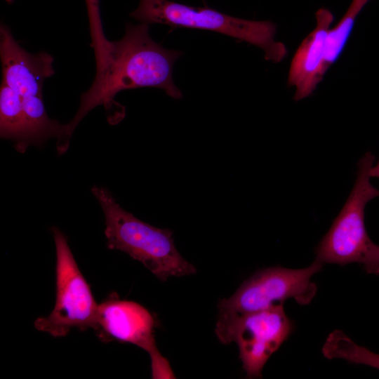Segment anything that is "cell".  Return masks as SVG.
<instances>
[{"label": "cell", "instance_id": "cell-13", "mask_svg": "<svg viewBox=\"0 0 379 379\" xmlns=\"http://www.w3.org/2000/svg\"><path fill=\"white\" fill-rule=\"evenodd\" d=\"M322 354L329 359H341L379 370V354L358 345L339 330L333 331L328 335L322 347Z\"/></svg>", "mask_w": 379, "mask_h": 379}, {"label": "cell", "instance_id": "cell-7", "mask_svg": "<svg viewBox=\"0 0 379 379\" xmlns=\"http://www.w3.org/2000/svg\"><path fill=\"white\" fill-rule=\"evenodd\" d=\"M293 321L284 312L283 304L226 320H218L215 333L220 342H234L239 359L249 378H262L266 362L288 338Z\"/></svg>", "mask_w": 379, "mask_h": 379}, {"label": "cell", "instance_id": "cell-11", "mask_svg": "<svg viewBox=\"0 0 379 379\" xmlns=\"http://www.w3.org/2000/svg\"><path fill=\"white\" fill-rule=\"evenodd\" d=\"M25 117L24 152L29 145H41L51 138H59L65 124L50 119L46 113L43 95L22 98Z\"/></svg>", "mask_w": 379, "mask_h": 379}, {"label": "cell", "instance_id": "cell-6", "mask_svg": "<svg viewBox=\"0 0 379 379\" xmlns=\"http://www.w3.org/2000/svg\"><path fill=\"white\" fill-rule=\"evenodd\" d=\"M322 265L314 260L302 269L274 266L256 272L232 295L220 300L218 320L267 310L289 298L299 305H308L317 290L312 277L321 270Z\"/></svg>", "mask_w": 379, "mask_h": 379}, {"label": "cell", "instance_id": "cell-10", "mask_svg": "<svg viewBox=\"0 0 379 379\" xmlns=\"http://www.w3.org/2000/svg\"><path fill=\"white\" fill-rule=\"evenodd\" d=\"M317 25L296 51L291 62L288 85L295 87L294 100L310 95L328 70L326 43L333 14L326 8L316 13Z\"/></svg>", "mask_w": 379, "mask_h": 379}, {"label": "cell", "instance_id": "cell-4", "mask_svg": "<svg viewBox=\"0 0 379 379\" xmlns=\"http://www.w3.org/2000/svg\"><path fill=\"white\" fill-rule=\"evenodd\" d=\"M130 15L142 23L162 24L220 33L253 44L264 51L265 58L281 62L286 46L274 39L276 25L270 21L244 20L208 7H193L168 0H140Z\"/></svg>", "mask_w": 379, "mask_h": 379}, {"label": "cell", "instance_id": "cell-1", "mask_svg": "<svg viewBox=\"0 0 379 379\" xmlns=\"http://www.w3.org/2000/svg\"><path fill=\"white\" fill-rule=\"evenodd\" d=\"M149 25L128 24L122 38L112 41L109 58L105 69L95 74L90 88L81 95L79 107L74 118L65 124L64 131L57 140V151L64 154L71 136L84 117L95 107L103 105L112 111L119 121L125 109L115 100L121 91L144 87L163 89L175 99L182 96L173 78L175 62L183 53L165 48L150 36Z\"/></svg>", "mask_w": 379, "mask_h": 379}, {"label": "cell", "instance_id": "cell-15", "mask_svg": "<svg viewBox=\"0 0 379 379\" xmlns=\"http://www.w3.org/2000/svg\"><path fill=\"white\" fill-rule=\"evenodd\" d=\"M91 37V46L94 50L96 73L101 72L107 66L112 48V41L107 40L102 29L100 0H85Z\"/></svg>", "mask_w": 379, "mask_h": 379}, {"label": "cell", "instance_id": "cell-9", "mask_svg": "<svg viewBox=\"0 0 379 379\" xmlns=\"http://www.w3.org/2000/svg\"><path fill=\"white\" fill-rule=\"evenodd\" d=\"M2 81L22 98L43 95L44 81L55 74L53 58L40 51L30 53L13 37L10 28L0 26Z\"/></svg>", "mask_w": 379, "mask_h": 379}, {"label": "cell", "instance_id": "cell-2", "mask_svg": "<svg viewBox=\"0 0 379 379\" xmlns=\"http://www.w3.org/2000/svg\"><path fill=\"white\" fill-rule=\"evenodd\" d=\"M105 215L107 246L141 262L161 281L196 274V267L176 249L173 232L146 223L125 211L105 187L91 189Z\"/></svg>", "mask_w": 379, "mask_h": 379}, {"label": "cell", "instance_id": "cell-3", "mask_svg": "<svg viewBox=\"0 0 379 379\" xmlns=\"http://www.w3.org/2000/svg\"><path fill=\"white\" fill-rule=\"evenodd\" d=\"M375 157L367 152L359 161L354 187L330 229L316 248L315 260L345 265L361 264L369 274H379V245L370 239L365 226V208L379 197L371 182Z\"/></svg>", "mask_w": 379, "mask_h": 379}, {"label": "cell", "instance_id": "cell-5", "mask_svg": "<svg viewBox=\"0 0 379 379\" xmlns=\"http://www.w3.org/2000/svg\"><path fill=\"white\" fill-rule=\"evenodd\" d=\"M56 251V300L52 312L34 321L40 331L58 338L72 328L95 329L98 305L81 272L67 239L57 227L51 229Z\"/></svg>", "mask_w": 379, "mask_h": 379}, {"label": "cell", "instance_id": "cell-16", "mask_svg": "<svg viewBox=\"0 0 379 379\" xmlns=\"http://www.w3.org/2000/svg\"><path fill=\"white\" fill-rule=\"evenodd\" d=\"M370 175L371 178H379V161L375 165L373 164V166L371 167Z\"/></svg>", "mask_w": 379, "mask_h": 379}, {"label": "cell", "instance_id": "cell-17", "mask_svg": "<svg viewBox=\"0 0 379 379\" xmlns=\"http://www.w3.org/2000/svg\"><path fill=\"white\" fill-rule=\"evenodd\" d=\"M8 3H12L14 0H6Z\"/></svg>", "mask_w": 379, "mask_h": 379}, {"label": "cell", "instance_id": "cell-8", "mask_svg": "<svg viewBox=\"0 0 379 379\" xmlns=\"http://www.w3.org/2000/svg\"><path fill=\"white\" fill-rule=\"evenodd\" d=\"M155 327L156 319L145 307L133 301L120 300L115 293L98 305L94 331L102 342L131 343L147 352L152 378H174L168 361L156 345Z\"/></svg>", "mask_w": 379, "mask_h": 379}, {"label": "cell", "instance_id": "cell-12", "mask_svg": "<svg viewBox=\"0 0 379 379\" xmlns=\"http://www.w3.org/2000/svg\"><path fill=\"white\" fill-rule=\"evenodd\" d=\"M0 136L14 141L16 150L24 152L25 117L22 98L2 82L0 88Z\"/></svg>", "mask_w": 379, "mask_h": 379}, {"label": "cell", "instance_id": "cell-14", "mask_svg": "<svg viewBox=\"0 0 379 379\" xmlns=\"http://www.w3.org/2000/svg\"><path fill=\"white\" fill-rule=\"evenodd\" d=\"M369 0H352L347 12L336 25L329 29L326 43L327 69L338 60L352 31L355 20Z\"/></svg>", "mask_w": 379, "mask_h": 379}]
</instances>
